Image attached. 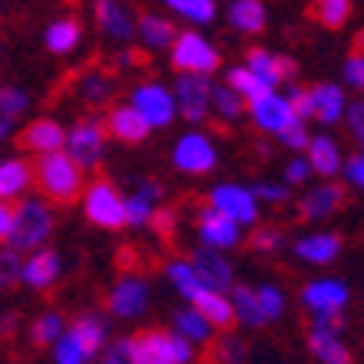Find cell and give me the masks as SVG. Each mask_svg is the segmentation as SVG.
Here are the masks:
<instances>
[{
    "mask_svg": "<svg viewBox=\"0 0 364 364\" xmlns=\"http://www.w3.org/2000/svg\"><path fill=\"white\" fill-rule=\"evenodd\" d=\"M230 289H233V312H237L246 325H266V315H263V309H259L256 289H250V286H230Z\"/></svg>",
    "mask_w": 364,
    "mask_h": 364,
    "instance_id": "e575fe53",
    "label": "cell"
},
{
    "mask_svg": "<svg viewBox=\"0 0 364 364\" xmlns=\"http://www.w3.org/2000/svg\"><path fill=\"white\" fill-rule=\"evenodd\" d=\"M296 253L302 256V259H309V263L325 266L341 253V237L338 233H315V237H305L296 243Z\"/></svg>",
    "mask_w": 364,
    "mask_h": 364,
    "instance_id": "d4e9b609",
    "label": "cell"
},
{
    "mask_svg": "<svg viewBox=\"0 0 364 364\" xmlns=\"http://www.w3.org/2000/svg\"><path fill=\"white\" fill-rule=\"evenodd\" d=\"M138 197H141V200H148L154 207V200H161V197H164V187L154 184V181H144V184L138 187Z\"/></svg>",
    "mask_w": 364,
    "mask_h": 364,
    "instance_id": "91938a15",
    "label": "cell"
},
{
    "mask_svg": "<svg viewBox=\"0 0 364 364\" xmlns=\"http://www.w3.org/2000/svg\"><path fill=\"white\" fill-rule=\"evenodd\" d=\"M105 138H119L125 144H141L144 138L151 135V125L141 119V112L132 105V109H112L105 119L99 122Z\"/></svg>",
    "mask_w": 364,
    "mask_h": 364,
    "instance_id": "30bf717a",
    "label": "cell"
},
{
    "mask_svg": "<svg viewBox=\"0 0 364 364\" xmlns=\"http://www.w3.org/2000/svg\"><path fill=\"white\" fill-rule=\"evenodd\" d=\"M69 338L79 345V351H82L85 358H92L95 351H99L102 345H105V325H102L99 315H89L82 312L76 318V322L69 325Z\"/></svg>",
    "mask_w": 364,
    "mask_h": 364,
    "instance_id": "7402d4cb",
    "label": "cell"
},
{
    "mask_svg": "<svg viewBox=\"0 0 364 364\" xmlns=\"http://www.w3.org/2000/svg\"><path fill=\"white\" fill-rule=\"evenodd\" d=\"M14 207H17V203H7V200H0V243H7L10 223H14Z\"/></svg>",
    "mask_w": 364,
    "mask_h": 364,
    "instance_id": "6f0895ef",
    "label": "cell"
},
{
    "mask_svg": "<svg viewBox=\"0 0 364 364\" xmlns=\"http://www.w3.org/2000/svg\"><path fill=\"white\" fill-rule=\"evenodd\" d=\"M20 279L30 282L33 289H53V282L60 279V253L53 250H40L23 263Z\"/></svg>",
    "mask_w": 364,
    "mask_h": 364,
    "instance_id": "44dd1931",
    "label": "cell"
},
{
    "mask_svg": "<svg viewBox=\"0 0 364 364\" xmlns=\"http://www.w3.org/2000/svg\"><path fill=\"white\" fill-rule=\"evenodd\" d=\"M95 20H99V26L105 33L119 36V40H128L135 33V23H132V17L125 14V7L119 0H95Z\"/></svg>",
    "mask_w": 364,
    "mask_h": 364,
    "instance_id": "603a6c76",
    "label": "cell"
},
{
    "mask_svg": "<svg viewBox=\"0 0 364 364\" xmlns=\"http://www.w3.org/2000/svg\"><path fill=\"white\" fill-rule=\"evenodd\" d=\"M210 102L217 105V112H220L223 119H240L246 112V99L233 92L230 85H217V89L210 85Z\"/></svg>",
    "mask_w": 364,
    "mask_h": 364,
    "instance_id": "d590c367",
    "label": "cell"
},
{
    "mask_svg": "<svg viewBox=\"0 0 364 364\" xmlns=\"http://www.w3.org/2000/svg\"><path fill=\"white\" fill-rule=\"evenodd\" d=\"M30 184H33L30 161H4L0 164V200H10V197L23 194Z\"/></svg>",
    "mask_w": 364,
    "mask_h": 364,
    "instance_id": "f546056e",
    "label": "cell"
},
{
    "mask_svg": "<svg viewBox=\"0 0 364 364\" xmlns=\"http://www.w3.org/2000/svg\"><path fill=\"white\" fill-rule=\"evenodd\" d=\"M345 79L351 89H361L364 85V60H361V36H355V50L345 63Z\"/></svg>",
    "mask_w": 364,
    "mask_h": 364,
    "instance_id": "7dc6e473",
    "label": "cell"
},
{
    "mask_svg": "<svg viewBox=\"0 0 364 364\" xmlns=\"http://www.w3.org/2000/svg\"><path fill=\"white\" fill-rule=\"evenodd\" d=\"M191 269L200 279V286H207V289L223 292V289L233 286V266L217 250H194L191 253Z\"/></svg>",
    "mask_w": 364,
    "mask_h": 364,
    "instance_id": "8fae6325",
    "label": "cell"
},
{
    "mask_svg": "<svg viewBox=\"0 0 364 364\" xmlns=\"http://www.w3.org/2000/svg\"><path fill=\"white\" fill-rule=\"evenodd\" d=\"M246 63H250L246 69L256 73L269 89H276V85H282V82H292V79L299 76V63L292 60V56L259 50V46H253V50L246 53Z\"/></svg>",
    "mask_w": 364,
    "mask_h": 364,
    "instance_id": "52a82bcc",
    "label": "cell"
},
{
    "mask_svg": "<svg viewBox=\"0 0 364 364\" xmlns=\"http://www.w3.org/2000/svg\"><path fill=\"white\" fill-rule=\"evenodd\" d=\"M230 23L243 33H259L266 26V7L263 0H237L230 7Z\"/></svg>",
    "mask_w": 364,
    "mask_h": 364,
    "instance_id": "4dcf8cb0",
    "label": "cell"
},
{
    "mask_svg": "<svg viewBox=\"0 0 364 364\" xmlns=\"http://www.w3.org/2000/svg\"><path fill=\"white\" fill-rule=\"evenodd\" d=\"M309 14L325 30H341L348 23V17H351V0H312Z\"/></svg>",
    "mask_w": 364,
    "mask_h": 364,
    "instance_id": "1f68e13d",
    "label": "cell"
},
{
    "mask_svg": "<svg viewBox=\"0 0 364 364\" xmlns=\"http://www.w3.org/2000/svg\"><path fill=\"white\" fill-rule=\"evenodd\" d=\"M17 325H20V315L17 312L0 315V338H10V335L17 331Z\"/></svg>",
    "mask_w": 364,
    "mask_h": 364,
    "instance_id": "6125c7cd",
    "label": "cell"
},
{
    "mask_svg": "<svg viewBox=\"0 0 364 364\" xmlns=\"http://www.w3.org/2000/svg\"><path fill=\"white\" fill-rule=\"evenodd\" d=\"M20 272H23V259H20L17 250H0V289L10 292V289L20 282Z\"/></svg>",
    "mask_w": 364,
    "mask_h": 364,
    "instance_id": "f35d334b",
    "label": "cell"
},
{
    "mask_svg": "<svg viewBox=\"0 0 364 364\" xmlns=\"http://www.w3.org/2000/svg\"><path fill=\"white\" fill-rule=\"evenodd\" d=\"M309 95H312V119H318L322 125L338 122L341 109H345V92L338 85H315L309 89Z\"/></svg>",
    "mask_w": 364,
    "mask_h": 364,
    "instance_id": "484cf974",
    "label": "cell"
},
{
    "mask_svg": "<svg viewBox=\"0 0 364 364\" xmlns=\"http://www.w3.org/2000/svg\"><path fill=\"white\" fill-rule=\"evenodd\" d=\"M7 128H10V119H0V138L7 135Z\"/></svg>",
    "mask_w": 364,
    "mask_h": 364,
    "instance_id": "be15d7a7",
    "label": "cell"
},
{
    "mask_svg": "<svg viewBox=\"0 0 364 364\" xmlns=\"http://www.w3.org/2000/svg\"><path fill=\"white\" fill-rule=\"evenodd\" d=\"M318 331H331V335H341L345 328V318H341V309H318L315 312V325Z\"/></svg>",
    "mask_w": 364,
    "mask_h": 364,
    "instance_id": "681fc988",
    "label": "cell"
},
{
    "mask_svg": "<svg viewBox=\"0 0 364 364\" xmlns=\"http://www.w3.org/2000/svg\"><path fill=\"white\" fill-rule=\"evenodd\" d=\"M210 358H217V364H243L246 361V345L237 338H220L210 345Z\"/></svg>",
    "mask_w": 364,
    "mask_h": 364,
    "instance_id": "7bdbcfd3",
    "label": "cell"
},
{
    "mask_svg": "<svg viewBox=\"0 0 364 364\" xmlns=\"http://www.w3.org/2000/svg\"><path fill=\"white\" fill-rule=\"evenodd\" d=\"M85 217L89 223L102 230H122L128 227L125 220V197L119 194V187L112 184L109 178H99L92 184H85Z\"/></svg>",
    "mask_w": 364,
    "mask_h": 364,
    "instance_id": "5b68a950",
    "label": "cell"
},
{
    "mask_svg": "<svg viewBox=\"0 0 364 364\" xmlns=\"http://www.w3.org/2000/svg\"><path fill=\"white\" fill-rule=\"evenodd\" d=\"M102 364H132V355H128V341L119 338L115 345L105 348V355H102Z\"/></svg>",
    "mask_w": 364,
    "mask_h": 364,
    "instance_id": "11a10c76",
    "label": "cell"
},
{
    "mask_svg": "<svg viewBox=\"0 0 364 364\" xmlns=\"http://www.w3.org/2000/svg\"><path fill=\"white\" fill-rule=\"evenodd\" d=\"M174 164H178L184 174H207L217 164V154H213L210 141L203 135H187L181 138V144L174 148Z\"/></svg>",
    "mask_w": 364,
    "mask_h": 364,
    "instance_id": "e0dca14e",
    "label": "cell"
},
{
    "mask_svg": "<svg viewBox=\"0 0 364 364\" xmlns=\"http://www.w3.org/2000/svg\"><path fill=\"white\" fill-rule=\"evenodd\" d=\"M79 36H82V23H79L76 17L56 20V23H50V30H46V50H50L53 56H66V53H73L79 46Z\"/></svg>",
    "mask_w": 364,
    "mask_h": 364,
    "instance_id": "f1b7e54d",
    "label": "cell"
},
{
    "mask_svg": "<svg viewBox=\"0 0 364 364\" xmlns=\"http://www.w3.org/2000/svg\"><path fill=\"white\" fill-rule=\"evenodd\" d=\"M286 178H289V184H302V181L309 178V164H305V161H292L286 168Z\"/></svg>",
    "mask_w": 364,
    "mask_h": 364,
    "instance_id": "94428289",
    "label": "cell"
},
{
    "mask_svg": "<svg viewBox=\"0 0 364 364\" xmlns=\"http://www.w3.org/2000/svg\"><path fill=\"white\" fill-rule=\"evenodd\" d=\"M53 233V213L36 200H23L14 207V223H10L7 233V246L10 250H33V246H43Z\"/></svg>",
    "mask_w": 364,
    "mask_h": 364,
    "instance_id": "3957f363",
    "label": "cell"
},
{
    "mask_svg": "<svg viewBox=\"0 0 364 364\" xmlns=\"http://www.w3.org/2000/svg\"><path fill=\"white\" fill-rule=\"evenodd\" d=\"M348 128H351V138H355V141L364 138V105L361 102H351V105H348Z\"/></svg>",
    "mask_w": 364,
    "mask_h": 364,
    "instance_id": "db71d44e",
    "label": "cell"
},
{
    "mask_svg": "<svg viewBox=\"0 0 364 364\" xmlns=\"http://www.w3.org/2000/svg\"><path fill=\"white\" fill-rule=\"evenodd\" d=\"M174 318H178V335H184L187 341H203L210 335V325L203 322L197 312H191V309H181Z\"/></svg>",
    "mask_w": 364,
    "mask_h": 364,
    "instance_id": "60d3db41",
    "label": "cell"
},
{
    "mask_svg": "<svg viewBox=\"0 0 364 364\" xmlns=\"http://www.w3.org/2000/svg\"><path fill=\"white\" fill-rule=\"evenodd\" d=\"M30 171H33V187L50 203L73 207V203L85 194V168H79L63 148L60 151L40 154V158L30 164Z\"/></svg>",
    "mask_w": 364,
    "mask_h": 364,
    "instance_id": "6da1fadb",
    "label": "cell"
},
{
    "mask_svg": "<svg viewBox=\"0 0 364 364\" xmlns=\"http://www.w3.org/2000/svg\"><path fill=\"white\" fill-rule=\"evenodd\" d=\"M135 109L151 128H164L174 119V99L164 85H141L135 92Z\"/></svg>",
    "mask_w": 364,
    "mask_h": 364,
    "instance_id": "9a60e30c",
    "label": "cell"
},
{
    "mask_svg": "<svg viewBox=\"0 0 364 364\" xmlns=\"http://www.w3.org/2000/svg\"><path fill=\"white\" fill-rule=\"evenodd\" d=\"M348 207V184H325L299 200V220H322Z\"/></svg>",
    "mask_w": 364,
    "mask_h": 364,
    "instance_id": "9c48e42d",
    "label": "cell"
},
{
    "mask_svg": "<svg viewBox=\"0 0 364 364\" xmlns=\"http://www.w3.org/2000/svg\"><path fill=\"white\" fill-rule=\"evenodd\" d=\"M63 141H66V132H63L60 122L53 119H36L17 135V148L20 151H33V154H46V151H60Z\"/></svg>",
    "mask_w": 364,
    "mask_h": 364,
    "instance_id": "4fadbf2b",
    "label": "cell"
},
{
    "mask_svg": "<svg viewBox=\"0 0 364 364\" xmlns=\"http://www.w3.org/2000/svg\"><path fill=\"white\" fill-rule=\"evenodd\" d=\"M26 102V92H20L17 85H0V119H17Z\"/></svg>",
    "mask_w": 364,
    "mask_h": 364,
    "instance_id": "ee69618b",
    "label": "cell"
},
{
    "mask_svg": "<svg viewBox=\"0 0 364 364\" xmlns=\"http://www.w3.org/2000/svg\"><path fill=\"white\" fill-rule=\"evenodd\" d=\"M125 341L132 364H187L194 358V348L184 335L164 328H141Z\"/></svg>",
    "mask_w": 364,
    "mask_h": 364,
    "instance_id": "7a4b0ae2",
    "label": "cell"
},
{
    "mask_svg": "<svg viewBox=\"0 0 364 364\" xmlns=\"http://www.w3.org/2000/svg\"><path fill=\"white\" fill-rule=\"evenodd\" d=\"M148 227L154 230V237L158 240H174L178 237V210L174 207H151L148 213Z\"/></svg>",
    "mask_w": 364,
    "mask_h": 364,
    "instance_id": "74e56055",
    "label": "cell"
},
{
    "mask_svg": "<svg viewBox=\"0 0 364 364\" xmlns=\"http://www.w3.org/2000/svg\"><path fill=\"white\" fill-rule=\"evenodd\" d=\"M227 85H230V89H233L237 95H243L246 105L272 92L269 85H266L263 79L256 76V73H250V69H230V73H227Z\"/></svg>",
    "mask_w": 364,
    "mask_h": 364,
    "instance_id": "d6a6232c",
    "label": "cell"
},
{
    "mask_svg": "<svg viewBox=\"0 0 364 364\" xmlns=\"http://www.w3.org/2000/svg\"><path fill=\"white\" fill-rule=\"evenodd\" d=\"M148 213H151V203L141 200V197H132V200H125V220L132 223V227H144L148 223Z\"/></svg>",
    "mask_w": 364,
    "mask_h": 364,
    "instance_id": "816d5d0a",
    "label": "cell"
},
{
    "mask_svg": "<svg viewBox=\"0 0 364 364\" xmlns=\"http://www.w3.org/2000/svg\"><path fill=\"white\" fill-rule=\"evenodd\" d=\"M289 102V109H292V115L296 119H312V95H309V89H296L292 92V99H286Z\"/></svg>",
    "mask_w": 364,
    "mask_h": 364,
    "instance_id": "f5cc1de1",
    "label": "cell"
},
{
    "mask_svg": "<svg viewBox=\"0 0 364 364\" xmlns=\"http://www.w3.org/2000/svg\"><path fill=\"white\" fill-rule=\"evenodd\" d=\"M279 138H282V144H289V148H292V151H305V144H309L305 122L302 119H292L286 128H279Z\"/></svg>",
    "mask_w": 364,
    "mask_h": 364,
    "instance_id": "c3c4849f",
    "label": "cell"
},
{
    "mask_svg": "<svg viewBox=\"0 0 364 364\" xmlns=\"http://www.w3.org/2000/svg\"><path fill=\"white\" fill-rule=\"evenodd\" d=\"M309 351L322 364H351L348 345H341V338L331 335V331H318V328L309 331Z\"/></svg>",
    "mask_w": 364,
    "mask_h": 364,
    "instance_id": "4316f807",
    "label": "cell"
},
{
    "mask_svg": "<svg viewBox=\"0 0 364 364\" xmlns=\"http://www.w3.org/2000/svg\"><path fill=\"white\" fill-rule=\"evenodd\" d=\"M63 335V318L56 312H50V315H40L33 325H30V341H33L36 348H46V345H53V341Z\"/></svg>",
    "mask_w": 364,
    "mask_h": 364,
    "instance_id": "8d00e7d4",
    "label": "cell"
},
{
    "mask_svg": "<svg viewBox=\"0 0 364 364\" xmlns=\"http://www.w3.org/2000/svg\"><path fill=\"white\" fill-rule=\"evenodd\" d=\"M174 30H178V26L171 23V20L154 17V14H138V33L144 36V43H148V46L164 50V46L174 40Z\"/></svg>",
    "mask_w": 364,
    "mask_h": 364,
    "instance_id": "836d02e7",
    "label": "cell"
},
{
    "mask_svg": "<svg viewBox=\"0 0 364 364\" xmlns=\"http://www.w3.org/2000/svg\"><path fill=\"white\" fill-rule=\"evenodd\" d=\"M168 4L178 10V14L197 20V23H210V20L217 17V4H213V0H168Z\"/></svg>",
    "mask_w": 364,
    "mask_h": 364,
    "instance_id": "ab89813d",
    "label": "cell"
},
{
    "mask_svg": "<svg viewBox=\"0 0 364 364\" xmlns=\"http://www.w3.org/2000/svg\"><path fill=\"white\" fill-rule=\"evenodd\" d=\"M168 276H171V282L181 289V296H194L197 289H200V279L194 276V269H191V263H171V269H168Z\"/></svg>",
    "mask_w": 364,
    "mask_h": 364,
    "instance_id": "f6af8a7d",
    "label": "cell"
},
{
    "mask_svg": "<svg viewBox=\"0 0 364 364\" xmlns=\"http://www.w3.org/2000/svg\"><path fill=\"white\" fill-rule=\"evenodd\" d=\"M282 246V230L279 227H256L250 237H246V250L253 253H272Z\"/></svg>",
    "mask_w": 364,
    "mask_h": 364,
    "instance_id": "b9f144b4",
    "label": "cell"
},
{
    "mask_svg": "<svg viewBox=\"0 0 364 364\" xmlns=\"http://www.w3.org/2000/svg\"><path fill=\"white\" fill-rule=\"evenodd\" d=\"M191 302H194V312L200 315L207 325H213V328L230 331L233 325H237V312H233V302H227V299H223V292H217V289L200 286L194 296H191Z\"/></svg>",
    "mask_w": 364,
    "mask_h": 364,
    "instance_id": "7c38bea8",
    "label": "cell"
},
{
    "mask_svg": "<svg viewBox=\"0 0 364 364\" xmlns=\"http://www.w3.org/2000/svg\"><path fill=\"white\" fill-rule=\"evenodd\" d=\"M246 112H253L256 125L263 128V132H279V128H286L289 122L296 119L292 115V109H289V102L279 99V95H263V99H256L246 105Z\"/></svg>",
    "mask_w": 364,
    "mask_h": 364,
    "instance_id": "ffe728a7",
    "label": "cell"
},
{
    "mask_svg": "<svg viewBox=\"0 0 364 364\" xmlns=\"http://www.w3.org/2000/svg\"><path fill=\"white\" fill-rule=\"evenodd\" d=\"M76 92H79V99H82L89 109H105V105L112 102V95H115V79H112V69H99L95 63H92V66H85L82 73H79Z\"/></svg>",
    "mask_w": 364,
    "mask_h": 364,
    "instance_id": "2e32d148",
    "label": "cell"
},
{
    "mask_svg": "<svg viewBox=\"0 0 364 364\" xmlns=\"http://www.w3.org/2000/svg\"><path fill=\"white\" fill-rule=\"evenodd\" d=\"M171 46V66L178 73H197V76H210L220 69V53L213 50L210 43L203 40L194 30H184V33H174Z\"/></svg>",
    "mask_w": 364,
    "mask_h": 364,
    "instance_id": "277c9868",
    "label": "cell"
},
{
    "mask_svg": "<svg viewBox=\"0 0 364 364\" xmlns=\"http://www.w3.org/2000/svg\"><path fill=\"white\" fill-rule=\"evenodd\" d=\"M305 151H309V168L315 174H322V178H331L341 164V154H338V144L331 141V138H309L305 144Z\"/></svg>",
    "mask_w": 364,
    "mask_h": 364,
    "instance_id": "83f0119b",
    "label": "cell"
},
{
    "mask_svg": "<svg viewBox=\"0 0 364 364\" xmlns=\"http://www.w3.org/2000/svg\"><path fill=\"white\" fill-rule=\"evenodd\" d=\"M210 207L227 213L230 220H237V223H256V197L237 184L217 187L210 194Z\"/></svg>",
    "mask_w": 364,
    "mask_h": 364,
    "instance_id": "5bb4252c",
    "label": "cell"
},
{
    "mask_svg": "<svg viewBox=\"0 0 364 364\" xmlns=\"http://www.w3.org/2000/svg\"><path fill=\"white\" fill-rule=\"evenodd\" d=\"M0 46H4V43H0Z\"/></svg>",
    "mask_w": 364,
    "mask_h": 364,
    "instance_id": "e7e4bbea",
    "label": "cell"
},
{
    "mask_svg": "<svg viewBox=\"0 0 364 364\" xmlns=\"http://www.w3.org/2000/svg\"><path fill=\"white\" fill-rule=\"evenodd\" d=\"M253 197H263V200H286L289 197V191L286 187H272V184H259V187H253Z\"/></svg>",
    "mask_w": 364,
    "mask_h": 364,
    "instance_id": "680465c9",
    "label": "cell"
},
{
    "mask_svg": "<svg viewBox=\"0 0 364 364\" xmlns=\"http://www.w3.org/2000/svg\"><path fill=\"white\" fill-rule=\"evenodd\" d=\"M345 174H348V181H351V187H361L364 184V158H361V154H351V158H348Z\"/></svg>",
    "mask_w": 364,
    "mask_h": 364,
    "instance_id": "9f6ffc18",
    "label": "cell"
},
{
    "mask_svg": "<svg viewBox=\"0 0 364 364\" xmlns=\"http://www.w3.org/2000/svg\"><path fill=\"white\" fill-rule=\"evenodd\" d=\"M144 302H148V286H144L138 276L119 279V286L112 289V296L105 299L109 312L119 315V318H135V315L144 309Z\"/></svg>",
    "mask_w": 364,
    "mask_h": 364,
    "instance_id": "ac0fdd59",
    "label": "cell"
},
{
    "mask_svg": "<svg viewBox=\"0 0 364 364\" xmlns=\"http://www.w3.org/2000/svg\"><path fill=\"white\" fill-rule=\"evenodd\" d=\"M197 233L207 246H233L240 240L237 220H230L227 213L213 210V207H203L197 213Z\"/></svg>",
    "mask_w": 364,
    "mask_h": 364,
    "instance_id": "d6986e66",
    "label": "cell"
},
{
    "mask_svg": "<svg viewBox=\"0 0 364 364\" xmlns=\"http://www.w3.org/2000/svg\"><path fill=\"white\" fill-rule=\"evenodd\" d=\"M63 144H66V154L79 168H99L102 148H105V132H102V125L95 119H79Z\"/></svg>",
    "mask_w": 364,
    "mask_h": 364,
    "instance_id": "8992f818",
    "label": "cell"
},
{
    "mask_svg": "<svg viewBox=\"0 0 364 364\" xmlns=\"http://www.w3.org/2000/svg\"><path fill=\"white\" fill-rule=\"evenodd\" d=\"M256 299H259V309H263L266 322H272V318H279L282 315V292L276 286L256 289Z\"/></svg>",
    "mask_w": 364,
    "mask_h": 364,
    "instance_id": "bcb514c9",
    "label": "cell"
},
{
    "mask_svg": "<svg viewBox=\"0 0 364 364\" xmlns=\"http://www.w3.org/2000/svg\"><path fill=\"white\" fill-rule=\"evenodd\" d=\"M207 105H210V79L197 76V73H181L178 79V109L187 122L207 119Z\"/></svg>",
    "mask_w": 364,
    "mask_h": 364,
    "instance_id": "ba28073f",
    "label": "cell"
},
{
    "mask_svg": "<svg viewBox=\"0 0 364 364\" xmlns=\"http://www.w3.org/2000/svg\"><path fill=\"white\" fill-rule=\"evenodd\" d=\"M302 299H305V305H312L315 312H318V309H345L348 286L345 282H338V279H322V282L305 286Z\"/></svg>",
    "mask_w": 364,
    "mask_h": 364,
    "instance_id": "cb8c5ba5",
    "label": "cell"
},
{
    "mask_svg": "<svg viewBox=\"0 0 364 364\" xmlns=\"http://www.w3.org/2000/svg\"><path fill=\"white\" fill-rule=\"evenodd\" d=\"M60 345H56V364H85V355L79 351V345L69 335H60Z\"/></svg>",
    "mask_w": 364,
    "mask_h": 364,
    "instance_id": "f907efd6",
    "label": "cell"
}]
</instances>
